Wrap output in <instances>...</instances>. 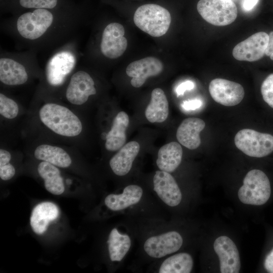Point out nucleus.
Masks as SVG:
<instances>
[{"label": "nucleus", "instance_id": "obj_1", "mask_svg": "<svg viewBox=\"0 0 273 273\" xmlns=\"http://www.w3.org/2000/svg\"><path fill=\"white\" fill-rule=\"evenodd\" d=\"M38 115L43 124L58 135L74 137L79 135L82 130L80 119L64 106L46 103L39 109Z\"/></svg>", "mask_w": 273, "mask_h": 273}, {"label": "nucleus", "instance_id": "obj_2", "mask_svg": "<svg viewBox=\"0 0 273 273\" xmlns=\"http://www.w3.org/2000/svg\"><path fill=\"white\" fill-rule=\"evenodd\" d=\"M135 25L153 37H160L168 31L171 21L169 12L159 5L149 4L139 7L133 16Z\"/></svg>", "mask_w": 273, "mask_h": 273}, {"label": "nucleus", "instance_id": "obj_3", "mask_svg": "<svg viewBox=\"0 0 273 273\" xmlns=\"http://www.w3.org/2000/svg\"><path fill=\"white\" fill-rule=\"evenodd\" d=\"M270 193V182L266 175L260 170L252 169L245 175L238 196L242 203L258 206L265 204Z\"/></svg>", "mask_w": 273, "mask_h": 273}, {"label": "nucleus", "instance_id": "obj_4", "mask_svg": "<svg viewBox=\"0 0 273 273\" xmlns=\"http://www.w3.org/2000/svg\"><path fill=\"white\" fill-rule=\"evenodd\" d=\"M234 142L239 150L250 157H263L273 151V136L252 129L239 131L235 136Z\"/></svg>", "mask_w": 273, "mask_h": 273}, {"label": "nucleus", "instance_id": "obj_5", "mask_svg": "<svg viewBox=\"0 0 273 273\" xmlns=\"http://www.w3.org/2000/svg\"><path fill=\"white\" fill-rule=\"evenodd\" d=\"M197 9L205 21L218 26L232 23L238 15L237 6L232 0H200Z\"/></svg>", "mask_w": 273, "mask_h": 273}, {"label": "nucleus", "instance_id": "obj_6", "mask_svg": "<svg viewBox=\"0 0 273 273\" xmlns=\"http://www.w3.org/2000/svg\"><path fill=\"white\" fill-rule=\"evenodd\" d=\"M52 13L46 9H37L21 15L17 21V29L21 36L34 40L42 36L52 25Z\"/></svg>", "mask_w": 273, "mask_h": 273}, {"label": "nucleus", "instance_id": "obj_7", "mask_svg": "<svg viewBox=\"0 0 273 273\" xmlns=\"http://www.w3.org/2000/svg\"><path fill=\"white\" fill-rule=\"evenodd\" d=\"M76 58L70 51H61L48 62L46 67V77L48 83L52 86L61 85L75 67Z\"/></svg>", "mask_w": 273, "mask_h": 273}, {"label": "nucleus", "instance_id": "obj_8", "mask_svg": "<svg viewBox=\"0 0 273 273\" xmlns=\"http://www.w3.org/2000/svg\"><path fill=\"white\" fill-rule=\"evenodd\" d=\"M209 91L215 102L225 106L239 104L245 95L243 87L240 83L222 78L212 80Z\"/></svg>", "mask_w": 273, "mask_h": 273}, {"label": "nucleus", "instance_id": "obj_9", "mask_svg": "<svg viewBox=\"0 0 273 273\" xmlns=\"http://www.w3.org/2000/svg\"><path fill=\"white\" fill-rule=\"evenodd\" d=\"M125 30L121 24L113 22L104 29L100 44L102 53L109 59H116L123 55L127 47L124 36Z\"/></svg>", "mask_w": 273, "mask_h": 273}, {"label": "nucleus", "instance_id": "obj_10", "mask_svg": "<svg viewBox=\"0 0 273 273\" xmlns=\"http://www.w3.org/2000/svg\"><path fill=\"white\" fill-rule=\"evenodd\" d=\"M183 243L180 234L169 231L148 238L144 243V248L150 257L160 258L178 251Z\"/></svg>", "mask_w": 273, "mask_h": 273}, {"label": "nucleus", "instance_id": "obj_11", "mask_svg": "<svg viewBox=\"0 0 273 273\" xmlns=\"http://www.w3.org/2000/svg\"><path fill=\"white\" fill-rule=\"evenodd\" d=\"M95 82L86 72L79 70L71 77L66 90L67 101L75 105H81L89 96L96 94Z\"/></svg>", "mask_w": 273, "mask_h": 273}, {"label": "nucleus", "instance_id": "obj_12", "mask_svg": "<svg viewBox=\"0 0 273 273\" xmlns=\"http://www.w3.org/2000/svg\"><path fill=\"white\" fill-rule=\"evenodd\" d=\"M268 34L258 32L238 43L233 50V56L238 61H256L265 54Z\"/></svg>", "mask_w": 273, "mask_h": 273}, {"label": "nucleus", "instance_id": "obj_13", "mask_svg": "<svg viewBox=\"0 0 273 273\" xmlns=\"http://www.w3.org/2000/svg\"><path fill=\"white\" fill-rule=\"evenodd\" d=\"M214 251L219 260L222 273H238L241 268L239 253L235 243L229 237L221 236L213 243Z\"/></svg>", "mask_w": 273, "mask_h": 273}, {"label": "nucleus", "instance_id": "obj_14", "mask_svg": "<svg viewBox=\"0 0 273 273\" xmlns=\"http://www.w3.org/2000/svg\"><path fill=\"white\" fill-rule=\"evenodd\" d=\"M163 64L158 59L148 57L130 63L126 67V73L131 77L130 83L134 87H140L150 77L160 74Z\"/></svg>", "mask_w": 273, "mask_h": 273}, {"label": "nucleus", "instance_id": "obj_15", "mask_svg": "<svg viewBox=\"0 0 273 273\" xmlns=\"http://www.w3.org/2000/svg\"><path fill=\"white\" fill-rule=\"evenodd\" d=\"M154 190L159 198L169 206H177L182 195L174 177L170 173L157 170L153 177Z\"/></svg>", "mask_w": 273, "mask_h": 273}, {"label": "nucleus", "instance_id": "obj_16", "mask_svg": "<svg viewBox=\"0 0 273 273\" xmlns=\"http://www.w3.org/2000/svg\"><path fill=\"white\" fill-rule=\"evenodd\" d=\"M205 126L201 119L189 117L184 119L176 131V139L179 143L190 150L198 148L201 144L200 132Z\"/></svg>", "mask_w": 273, "mask_h": 273}, {"label": "nucleus", "instance_id": "obj_17", "mask_svg": "<svg viewBox=\"0 0 273 273\" xmlns=\"http://www.w3.org/2000/svg\"><path fill=\"white\" fill-rule=\"evenodd\" d=\"M140 149V145L136 141H130L123 145L110 160V166L113 172L118 176L127 174Z\"/></svg>", "mask_w": 273, "mask_h": 273}, {"label": "nucleus", "instance_id": "obj_18", "mask_svg": "<svg viewBox=\"0 0 273 273\" xmlns=\"http://www.w3.org/2000/svg\"><path fill=\"white\" fill-rule=\"evenodd\" d=\"M59 210L57 206L50 202L37 204L32 210L30 224L33 231L37 235L43 234L50 222L57 218Z\"/></svg>", "mask_w": 273, "mask_h": 273}, {"label": "nucleus", "instance_id": "obj_19", "mask_svg": "<svg viewBox=\"0 0 273 273\" xmlns=\"http://www.w3.org/2000/svg\"><path fill=\"white\" fill-rule=\"evenodd\" d=\"M28 76L24 66L16 60L9 58L0 59V80L10 86L25 83Z\"/></svg>", "mask_w": 273, "mask_h": 273}, {"label": "nucleus", "instance_id": "obj_20", "mask_svg": "<svg viewBox=\"0 0 273 273\" xmlns=\"http://www.w3.org/2000/svg\"><path fill=\"white\" fill-rule=\"evenodd\" d=\"M143 194V189L139 186L129 185L124 189L121 194L107 195L104 200L105 204L111 210H121L138 203Z\"/></svg>", "mask_w": 273, "mask_h": 273}, {"label": "nucleus", "instance_id": "obj_21", "mask_svg": "<svg viewBox=\"0 0 273 273\" xmlns=\"http://www.w3.org/2000/svg\"><path fill=\"white\" fill-rule=\"evenodd\" d=\"M129 121L128 116L124 111L119 112L115 117L111 128L107 133L105 148L108 151H117L124 145Z\"/></svg>", "mask_w": 273, "mask_h": 273}, {"label": "nucleus", "instance_id": "obj_22", "mask_svg": "<svg viewBox=\"0 0 273 273\" xmlns=\"http://www.w3.org/2000/svg\"><path fill=\"white\" fill-rule=\"evenodd\" d=\"M169 114V105L164 91L160 88L154 89L151 99L145 110V116L151 123H161L166 120Z\"/></svg>", "mask_w": 273, "mask_h": 273}, {"label": "nucleus", "instance_id": "obj_23", "mask_svg": "<svg viewBox=\"0 0 273 273\" xmlns=\"http://www.w3.org/2000/svg\"><path fill=\"white\" fill-rule=\"evenodd\" d=\"M183 149L179 144L172 142L160 148L158 152L156 164L160 170L173 172L180 165Z\"/></svg>", "mask_w": 273, "mask_h": 273}, {"label": "nucleus", "instance_id": "obj_24", "mask_svg": "<svg viewBox=\"0 0 273 273\" xmlns=\"http://www.w3.org/2000/svg\"><path fill=\"white\" fill-rule=\"evenodd\" d=\"M34 157L57 167L67 168L72 163L69 154L63 148L49 144L38 146L34 151Z\"/></svg>", "mask_w": 273, "mask_h": 273}, {"label": "nucleus", "instance_id": "obj_25", "mask_svg": "<svg viewBox=\"0 0 273 273\" xmlns=\"http://www.w3.org/2000/svg\"><path fill=\"white\" fill-rule=\"evenodd\" d=\"M37 171L44 180L46 189L54 195H59L65 191L63 179L58 167L42 161L38 165Z\"/></svg>", "mask_w": 273, "mask_h": 273}, {"label": "nucleus", "instance_id": "obj_26", "mask_svg": "<svg viewBox=\"0 0 273 273\" xmlns=\"http://www.w3.org/2000/svg\"><path fill=\"white\" fill-rule=\"evenodd\" d=\"M107 244L110 260L120 261L129 250L131 242L128 235L122 234L114 228L109 234Z\"/></svg>", "mask_w": 273, "mask_h": 273}, {"label": "nucleus", "instance_id": "obj_27", "mask_svg": "<svg viewBox=\"0 0 273 273\" xmlns=\"http://www.w3.org/2000/svg\"><path fill=\"white\" fill-rule=\"evenodd\" d=\"M193 266L192 256L182 252L170 256L163 261L159 269L160 273H189Z\"/></svg>", "mask_w": 273, "mask_h": 273}, {"label": "nucleus", "instance_id": "obj_28", "mask_svg": "<svg viewBox=\"0 0 273 273\" xmlns=\"http://www.w3.org/2000/svg\"><path fill=\"white\" fill-rule=\"evenodd\" d=\"M19 106L13 99L3 93L0 94V114L8 119L15 118L19 113Z\"/></svg>", "mask_w": 273, "mask_h": 273}, {"label": "nucleus", "instance_id": "obj_29", "mask_svg": "<svg viewBox=\"0 0 273 273\" xmlns=\"http://www.w3.org/2000/svg\"><path fill=\"white\" fill-rule=\"evenodd\" d=\"M261 93L264 101L273 108V73L269 74L262 82Z\"/></svg>", "mask_w": 273, "mask_h": 273}, {"label": "nucleus", "instance_id": "obj_30", "mask_svg": "<svg viewBox=\"0 0 273 273\" xmlns=\"http://www.w3.org/2000/svg\"><path fill=\"white\" fill-rule=\"evenodd\" d=\"M58 0H19L20 5L26 8L51 9L57 4Z\"/></svg>", "mask_w": 273, "mask_h": 273}, {"label": "nucleus", "instance_id": "obj_31", "mask_svg": "<svg viewBox=\"0 0 273 273\" xmlns=\"http://www.w3.org/2000/svg\"><path fill=\"white\" fill-rule=\"evenodd\" d=\"M16 172L14 166L10 162L0 165V177L3 180L12 178Z\"/></svg>", "mask_w": 273, "mask_h": 273}, {"label": "nucleus", "instance_id": "obj_32", "mask_svg": "<svg viewBox=\"0 0 273 273\" xmlns=\"http://www.w3.org/2000/svg\"><path fill=\"white\" fill-rule=\"evenodd\" d=\"M202 105V102L200 100L194 99L184 101L181 107L186 110H195L201 107Z\"/></svg>", "mask_w": 273, "mask_h": 273}, {"label": "nucleus", "instance_id": "obj_33", "mask_svg": "<svg viewBox=\"0 0 273 273\" xmlns=\"http://www.w3.org/2000/svg\"><path fill=\"white\" fill-rule=\"evenodd\" d=\"M194 83L191 80H187L179 84L175 90L177 97L183 95L186 90H189L194 88Z\"/></svg>", "mask_w": 273, "mask_h": 273}, {"label": "nucleus", "instance_id": "obj_34", "mask_svg": "<svg viewBox=\"0 0 273 273\" xmlns=\"http://www.w3.org/2000/svg\"><path fill=\"white\" fill-rule=\"evenodd\" d=\"M264 266L267 272L273 273V248L266 256Z\"/></svg>", "mask_w": 273, "mask_h": 273}, {"label": "nucleus", "instance_id": "obj_35", "mask_svg": "<svg viewBox=\"0 0 273 273\" xmlns=\"http://www.w3.org/2000/svg\"><path fill=\"white\" fill-rule=\"evenodd\" d=\"M258 0H242L241 6L246 11L251 10L257 4Z\"/></svg>", "mask_w": 273, "mask_h": 273}, {"label": "nucleus", "instance_id": "obj_36", "mask_svg": "<svg viewBox=\"0 0 273 273\" xmlns=\"http://www.w3.org/2000/svg\"><path fill=\"white\" fill-rule=\"evenodd\" d=\"M273 53V31H271L268 34V41L265 54L267 56H270Z\"/></svg>", "mask_w": 273, "mask_h": 273}, {"label": "nucleus", "instance_id": "obj_37", "mask_svg": "<svg viewBox=\"0 0 273 273\" xmlns=\"http://www.w3.org/2000/svg\"><path fill=\"white\" fill-rule=\"evenodd\" d=\"M106 136H107V133L106 132H103L101 135V138L103 140H106Z\"/></svg>", "mask_w": 273, "mask_h": 273}, {"label": "nucleus", "instance_id": "obj_38", "mask_svg": "<svg viewBox=\"0 0 273 273\" xmlns=\"http://www.w3.org/2000/svg\"><path fill=\"white\" fill-rule=\"evenodd\" d=\"M271 60H273V53L269 56Z\"/></svg>", "mask_w": 273, "mask_h": 273}, {"label": "nucleus", "instance_id": "obj_39", "mask_svg": "<svg viewBox=\"0 0 273 273\" xmlns=\"http://www.w3.org/2000/svg\"><path fill=\"white\" fill-rule=\"evenodd\" d=\"M224 1H231V0H224Z\"/></svg>", "mask_w": 273, "mask_h": 273}]
</instances>
